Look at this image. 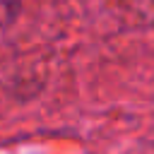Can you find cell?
I'll return each instance as SVG.
<instances>
[{
  "mask_svg": "<svg viewBox=\"0 0 154 154\" xmlns=\"http://www.w3.org/2000/svg\"><path fill=\"white\" fill-rule=\"evenodd\" d=\"M17 10H19V0H0V26L10 24L17 17Z\"/></svg>",
  "mask_w": 154,
  "mask_h": 154,
  "instance_id": "obj_1",
  "label": "cell"
}]
</instances>
